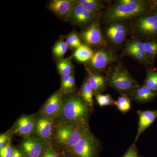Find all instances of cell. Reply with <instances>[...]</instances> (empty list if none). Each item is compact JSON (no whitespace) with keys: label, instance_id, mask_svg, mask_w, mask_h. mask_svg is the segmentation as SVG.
<instances>
[{"label":"cell","instance_id":"obj_22","mask_svg":"<svg viewBox=\"0 0 157 157\" xmlns=\"http://www.w3.org/2000/svg\"><path fill=\"white\" fill-rule=\"evenodd\" d=\"M57 68L61 76L71 75L74 73V67L71 61V57L60 59L57 64Z\"/></svg>","mask_w":157,"mask_h":157},{"label":"cell","instance_id":"obj_13","mask_svg":"<svg viewBox=\"0 0 157 157\" xmlns=\"http://www.w3.org/2000/svg\"><path fill=\"white\" fill-rule=\"evenodd\" d=\"M36 118L35 115H23L15 122L11 133L24 138H28L34 133Z\"/></svg>","mask_w":157,"mask_h":157},{"label":"cell","instance_id":"obj_24","mask_svg":"<svg viewBox=\"0 0 157 157\" xmlns=\"http://www.w3.org/2000/svg\"><path fill=\"white\" fill-rule=\"evenodd\" d=\"M144 47L150 60L154 64L157 58V39L143 42Z\"/></svg>","mask_w":157,"mask_h":157},{"label":"cell","instance_id":"obj_19","mask_svg":"<svg viewBox=\"0 0 157 157\" xmlns=\"http://www.w3.org/2000/svg\"><path fill=\"white\" fill-rule=\"evenodd\" d=\"M78 94L88 106L92 108L94 107L93 96L94 94L89 82L87 76L85 78Z\"/></svg>","mask_w":157,"mask_h":157},{"label":"cell","instance_id":"obj_28","mask_svg":"<svg viewBox=\"0 0 157 157\" xmlns=\"http://www.w3.org/2000/svg\"><path fill=\"white\" fill-rule=\"evenodd\" d=\"M66 42L69 48H77L82 45V43L79 35L77 34L76 31H73L70 33L66 39Z\"/></svg>","mask_w":157,"mask_h":157},{"label":"cell","instance_id":"obj_38","mask_svg":"<svg viewBox=\"0 0 157 157\" xmlns=\"http://www.w3.org/2000/svg\"><path fill=\"white\" fill-rule=\"evenodd\" d=\"M60 157H73V156L67 153L66 152V151L63 152L61 153L60 155Z\"/></svg>","mask_w":157,"mask_h":157},{"label":"cell","instance_id":"obj_11","mask_svg":"<svg viewBox=\"0 0 157 157\" xmlns=\"http://www.w3.org/2000/svg\"><path fill=\"white\" fill-rule=\"evenodd\" d=\"M61 90L55 92L45 102L40 111V115L55 121L59 117L62 105Z\"/></svg>","mask_w":157,"mask_h":157},{"label":"cell","instance_id":"obj_14","mask_svg":"<svg viewBox=\"0 0 157 157\" xmlns=\"http://www.w3.org/2000/svg\"><path fill=\"white\" fill-rule=\"evenodd\" d=\"M53 120L40 115L36 118L34 130L35 137L37 139L50 142L53 136Z\"/></svg>","mask_w":157,"mask_h":157},{"label":"cell","instance_id":"obj_20","mask_svg":"<svg viewBox=\"0 0 157 157\" xmlns=\"http://www.w3.org/2000/svg\"><path fill=\"white\" fill-rule=\"evenodd\" d=\"M86 10L92 14L97 13L106 8L104 2L101 0H76Z\"/></svg>","mask_w":157,"mask_h":157},{"label":"cell","instance_id":"obj_15","mask_svg":"<svg viewBox=\"0 0 157 157\" xmlns=\"http://www.w3.org/2000/svg\"><path fill=\"white\" fill-rule=\"evenodd\" d=\"M74 0H53L48 5V9L59 17L67 19L75 5Z\"/></svg>","mask_w":157,"mask_h":157},{"label":"cell","instance_id":"obj_27","mask_svg":"<svg viewBox=\"0 0 157 157\" xmlns=\"http://www.w3.org/2000/svg\"><path fill=\"white\" fill-rule=\"evenodd\" d=\"M95 98L97 103L100 107H104L108 106H115V101L109 94H102L98 93L94 94Z\"/></svg>","mask_w":157,"mask_h":157},{"label":"cell","instance_id":"obj_36","mask_svg":"<svg viewBox=\"0 0 157 157\" xmlns=\"http://www.w3.org/2000/svg\"><path fill=\"white\" fill-rule=\"evenodd\" d=\"M151 12L157 14V0H150Z\"/></svg>","mask_w":157,"mask_h":157},{"label":"cell","instance_id":"obj_6","mask_svg":"<svg viewBox=\"0 0 157 157\" xmlns=\"http://www.w3.org/2000/svg\"><path fill=\"white\" fill-rule=\"evenodd\" d=\"M102 31L109 47L113 49L121 47L131 34L130 20L106 24Z\"/></svg>","mask_w":157,"mask_h":157},{"label":"cell","instance_id":"obj_12","mask_svg":"<svg viewBox=\"0 0 157 157\" xmlns=\"http://www.w3.org/2000/svg\"><path fill=\"white\" fill-rule=\"evenodd\" d=\"M48 142L37 139L35 137H29L21 143V150L24 157H40L43 154Z\"/></svg>","mask_w":157,"mask_h":157},{"label":"cell","instance_id":"obj_29","mask_svg":"<svg viewBox=\"0 0 157 157\" xmlns=\"http://www.w3.org/2000/svg\"><path fill=\"white\" fill-rule=\"evenodd\" d=\"M61 153L58 149L50 143H48L45 151L40 157H60Z\"/></svg>","mask_w":157,"mask_h":157},{"label":"cell","instance_id":"obj_5","mask_svg":"<svg viewBox=\"0 0 157 157\" xmlns=\"http://www.w3.org/2000/svg\"><path fill=\"white\" fill-rule=\"evenodd\" d=\"M90 130L88 123L61 124L56 134V144L65 150L71 148Z\"/></svg>","mask_w":157,"mask_h":157},{"label":"cell","instance_id":"obj_8","mask_svg":"<svg viewBox=\"0 0 157 157\" xmlns=\"http://www.w3.org/2000/svg\"><path fill=\"white\" fill-rule=\"evenodd\" d=\"M99 143L90 130L75 146L66 150L65 151L75 157H95Z\"/></svg>","mask_w":157,"mask_h":157},{"label":"cell","instance_id":"obj_33","mask_svg":"<svg viewBox=\"0 0 157 157\" xmlns=\"http://www.w3.org/2000/svg\"><path fill=\"white\" fill-rule=\"evenodd\" d=\"M11 133H6L1 134L0 136V149L10 142L11 138Z\"/></svg>","mask_w":157,"mask_h":157},{"label":"cell","instance_id":"obj_37","mask_svg":"<svg viewBox=\"0 0 157 157\" xmlns=\"http://www.w3.org/2000/svg\"><path fill=\"white\" fill-rule=\"evenodd\" d=\"M11 157H24L21 150L17 148H14L13 155Z\"/></svg>","mask_w":157,"mask_h":157},{"label":"cell","instance_id":"obj_1","mask_svg":"<svg viewBox=\"0 0 157 157\" xmlns=\"http://www.w3.org/2000/svg\"><path fill=\"white\" fill-rule=\"evenodd\" d=\"M91 109L79 94H68L62 98L61 109L57 120L59 124L88 123Z\"/></svg>","mask_w":157,"mask_h":157},{"label":"cell","instance_id":"obj_9","mask_svg":"<svg viewBox=\"0 0 157 157\" xmlns=\"http://www.w3.org/2000/svg\"><path fill=\"white\" fill-rule=\"evenodd\" d=\"M79 36L82 43L90 47L109 46L103 35L101 20L98 17L90 25L82 30Z\"/></svg>","mask_w":157,"mask_h":157},{"label":"cell","instance_id":"obj_30","mask_svg":"<svg viewBox=\"0 0 157 157\" xmlns=\"http://www.w3.org/2000/svg\"><path fill=\"white\" fill-rule=\"evenodd\" d=\"M76 89V81H75L74 73L72 74L66 86L63 90H61L62 94L67 95L74 92Z\"/></svg>","mask_w":157,"mask_h":157},{"label":"cell","instance_id":"obj_10","mask_svg":"<svg viewBox=\"0 0 157 157\" xmlns=\"http://www.w3.org/2000/svg\"><path fill=\"white\" fill-rule=\"evenodd\" d=\"M97 18V14L89 12L75 1L73 10L67 20L73 25L77 26L84 29L90 25Z\"/></svg>","mask_w":157,"mask_h":157},{"label":"cell","instance_id":"obj_25","mask_svg":"<svg viewBox=\"0 0 157 157\" xmlns=\"http://www.w3.org/2000/svg\"><path fill=\"white\" fill-rule=\"evenodd\" d=\"M131 99L129 96L121 95L115 101V106L123 113H127L131 108Z\"/></svg>","mask_w":157,"mask_h":157},{"label":"cell","instance_id":"obj_3","mask_svg":"<svg viewBox=\"0 0 157 157\" xmlns=\"http://www.w3.org/2000/svg\"><path fill=\"white\" fill-rule=\"evenodd\" d=\"M107 85L121 95L131 97L140 85L128 70L120 62L115 63L105 72Z\"/></svg>","mask_w":157,"mask_h":157},{"label":"cell","instance_id":"obj_2","mask_svg":"<svg viewBox=\"0 0 157 157\" xmlns=\"http://www.w3.org/2000/svg\"><path fill=\"white\" fill-rule=\"evenodd\" d=\"M151 12L150 0H137L126 5H109L102 13V19L105 24L118 21L131 20L143 14Z\"/></svg>","mask_w":157,"mask_h":157},{"label":"cell","instance_id":"obj_7","mask_svg":"<svg viewBox=\"0 0 157 157\" xmlns=\"http://www.w3.org/2000/svg\"><path fill=\"white\" fill-rule=\"evenodd\" d=\"M120 59L119 56L109 46L100 47L94 51L92 57L86 63V68L96 73H105L109 66L120 62Z\"/></svg>","mask_w":157,"mask_h":157},{"label":"cell","instance_id":"obj_26","mask_svg":"<svg viewBox=\"0 0 157 157\" xmlns=\"http://www.w3.org/2000/svg\"><path fill=\"white\" fill-rule=\"evenodd\" d=\"M67 42L63 40H59L55 43L52 48L53 55L58 59H62L69 48Z\"/></svg>","mask_w":157,"mask_h":157},{"label":"cell","instance_id":"obj_18","mask_svg":"<svg viewBox=\"0 0 157 157\" xmlns=\"http://www.w3.org/2000/svg\"><path fill=\"white\" fill-rule=\"evenodd\" d=\"M157 97V91H154L145 86L137 88L130 98L137 103L145 104L153 101Z\"/></svg>","mask_w":157,"mask_h":157},{"label":"cell","instance_id":"obj_31","mask_svg":"<svg viewBox=\"0 0 157 157\" xmlns=\"http://www.w3.org/2000/svg\"><path fill=\"white\" fill-rule=\"evenodd\" d=\"M14 149L9 142L6 145L0 149V157H11L14 152Z\"/></svg>","mask_w":157,"mask_h":157},{"label":"cell","instance_id":"obj_21","mask_svg":"<svg viewBox=\"0 0 157 157\" xmlns=\"http://www.w3.org/2000/svg\"><path fill=\"white\" fill-rule=\"evenodd\" d=\"M94 53V51L91 47L82 44L75 50L73 56L78 62L86 63L92 58Z\"/></svg>","mask_w":157,"mask_h":157},{"label":"cell","instance_id":"obj_35","mask_svg":"<svg viewBox=\"0 0 157 157\" xmlns=\"http://www.w3.org/2000/svg\"><path fill=\"white\" fill-rule=\"evenodd\" d=\"M71 75L72 74L61 76V88L60 89L61 90L64 89L66 86L67 84Z\"/></svg>","mask_w":157,"mask_h":157},{"label":"cell","instance_id":"obj_16","mask_svg":"<svg viewBox=\"0 0 157 157\" xmlns=\"http://www.w3.org/2000/svg\"><path fill=\"white\" fill-rule=\"evenodd\" d=\"M137 114L139 117L138 129L135 138V144L140 135L153 123L157 118V109L156 110H137Z\"/></svg>","mask_w":157,"mask_h":157},{"label":"cell","instance_id":"obj_32","mask_svg":"<svg viewBox=\"0 0 157 157\" xmlns=\"http://www.w3.org/2000/svg\"><path fill=\"white\" fill-rule=\"evenodd\" d=\"M122 157H138V150L135 146V144H133Z\"/></svg>","mask_w":157,"mask_h":157},{"label":"cell","instance_id":"obj_17","mask_svg":"<svg viewBox=\"0 0 157 157\" xmlns=\"http://www.w3.org/2000/svg\"><path fill=\"white\" fill-rule=\"evenodd\" d=\"M87 72V78L94 94L102 93L107 89V83L105 76L101 73H96L86 68Z\"/></svg>","mask_w":157,"mask_h":157},{"label":"cell","instance_id":"obj_34","mask_svg":"<svg viewBox=\"0 0 157 157\" xmlns=\"http://www.w3.org/2000/svg\"><path fill=\"white\" fill-rule=\"evenodd\" d=\"M137 0H116L113 1V5L117 6H121V5H129L136 2Z\"/></svg>","mask_w":157,"mask_h":157},{"label":"cell","instance_id":"obj_4","mask_svg":"<svg viewBox=\"0 0 157 157\" xmlns=\"http://www.w3.org/2000/svg\"><path fill=\"white\" fill-rule=\"evenodd\" d=\"M131 39L143 42L157 39V14L152 12L130 20Z\"/></svg>","mask_w":157,"mask_h":157},{"label":"cell","instance_id":"obj_23","mask_svg":"<svg viewBox=\"0 0 157 157\" xmlns=\"http://www.w3.org/2000/svg\"><path fill=\"white\" fill-rule=\"evenodd\" d=\"M145 67L146 74L143 85L153 90L157 91V71L151 67Z\"/></svg>","mask_w":157,"mask_h":157}]
</instances>
